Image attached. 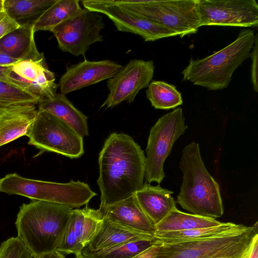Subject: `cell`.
<instances>
[{
  "label": "cell",
  "instance_id": "obj_1",
  "mask_svg": "<svg viewBox=\"0 0 258 258\" xmlns=\"http://www.w3.org/2000/svg\"><path fill=\"white\" fill-rule=\"evenodd\" d=\"M98 164L100 207L133 196L144 184L145 153L128 135L110 134L99 153Z\"/></svg>",
  "mask_w": 258,
  "mask_h": 258
},
{
  "label": "cell",
  "instance_id": "obj_2",
  "mask_svg": "<svg viewBox=\"0 0 258 258\" xmlns=\"http://www.w3.org/2000/svg\"><path fill=\"white\" fill-rule=\"evenodd\" d=\"M73 209L42 201L20 207L15 222L17 237L34 258L57 250Z\"/></svg>",
  "mask_w": 258,
  "mask_h": 258
},
{
  "label": "cell",
  "instance_id": "obj_3",
  "mask_svg": "<svg viewBox=\"0 0 258 258\" xmlns=\"http://www.w3.org/2000/svg\"><path fill=\"white\" fill-rule=\"evenodd\" d=\"M179 167L183 181L177 204L192 214L213 219L221 217L224 208L219 186L204 165L198 143L192 142L184 147Z\"/></svg>",
  "mask_w": 258,
  "mask_h": 258
},
{
  "label": "cell",
  "instance_id": "obj_4",
  "mask_svg": "<svg viewBox=\"0 0 258 258\" xmlns=\"http://www.w3.org/2000/svg\"><path fill=\"white\" fill-rule=\"evenodd\" d=\"M255 35L254 30L244 29L234 41L220 50L202 59L191 58L181 72L182 80L209 90L227 88L235 70L250 57Z\"/></svg>",
  "mask_w": 258,
  "mask_h": 258
},
{
  "label": "cell",
  "instance_id": "obj_5",
  "mask_svg": "<svg viewBox=\"0 0 258 258\" xmlns=\"http://www.w3.org/2000/svg\"><path fill=\"white\" fill-rule=\"evenodd\" d=\"M258 235V222L222 235L159 243L156 258H240Z\"/></svg>",
  "mask_w": 258,
  "mask_h": 258
},
{
  "label": "cell",
  "instance_id": "obj_6",
  "mask_svg": "<svg viewBox=\"0 0 258 258\" xmlns=\"http://www.w3.org/2000/svg\"><path fill=\"white\" fill-rule=\"evenodd\" d=\"M0 191L27 197L32 201L58 204L72 209L87 205L96 194L84 182L58 183L23 177L17 173L0 178Z\"/></svg>",
  "mask_w": 258,
  "mask_h": 258
},
{
  "label": "cell",
  "instance_id": "obj_7",
  "mask_svg": "<svg viewBox=\"0 0 258 258\" xmlns=\"http://www.w3.org/2000/svg\"><path fill=\"white\" fill-rule=\"evenodd\" d=\"M131 13L176 33L180 38L200 27L198 0H113Z\"/></svg>",
  "mask_w": 258,
  "mask_h": 258
},
{
  "label": "cell",
  "instance_id": "obj_8",
  "mask_svg": "<svg viewBox=\"0 0 258 258\" xmlns=\"http://www.w3.org/2000/svg\"><path fill=\"white\" fill-rule=\"evenodd\" d=\"M187 128L180 107L163 115L151 127L146 149L145 183L162 182L164 162L175 142Z\"/></svg>",
  "mask_w": 258,
  "mask_h": 258
},
{
  "label": "cell",
  "instance_id": "obj_9",
  "mask_svg": "<svg viewBox=\"0 0 258 258\" xmlns=\"http://www.w3.org/2000/svg\"><path fill=\"white\" fill-rule=\"evenodd\" d=\"M27 136L28 144L41 152L56 153L71 159L78 158L84 153L83 138L44 110L38 109Z\"/></svg>",
  "mask_w": 258,
  "mask_h": 258
},
{
  "label": "cell",
  "instance_id": "obj_10",
  "mask_svg": "<svg viewBox=\"0 0 258 258\" xmlns=\"http://www.w3.org/2000/svg\"><path fill=\"white\" fill-rule=\"evenodd\" d=\"M104 28L103 18L99 13L83 8L51 32L61 51L78 56L84 55L92 44L103 41L101 31Z\"/></svg>",
  "mask_w": 258,
  "mask_h": 258
},
{
  "label": "cell",
  "instance_id": "obj_11",
  "mask_svg": "<svg viewBox=\"0 0 258 258\" xmlns=\"http://www.w3.org/2000/svg\"><path fill=\"white\" fill-rule=\"evenodd\" d=\"M200 27L228 26L257 27L255 0H198Z\"/></svg>",
  "mask_w": 258,
  "mask_h": 258
},
{
  "label": "cell",
  "instance_id": "obj_12",
  "mask_svg": "<svg viewBox=\"0 0 258 258\" xmlns=\"http://www.w3.org/2000/svg\"><path fill=\"white\" fill-rule=\"evenodd\" d=\"M154 70L152 60H131L107 81L109 94L101 107L112 108L124 101L132 103L141 89L148 88Z\"/></svg>",
  "mask_w": 258,
  "mask_h": 258
},
{
  "label": "cell",
  "instance_id": "obj_13",
  "mask_svg": "<svg viewBox=\"0 0 258 258\" xmlns=\"http://www.w3.org/2000/svg\"><path fill=\"white\" fill-rule=\"evenodd\" d=\"M82 3L84 8L108 17L117 31L138 35L145 41L178 36L163 26L136 15L113 0H85Z\"/></svg>",
  "mask_w": 258,
  "mask_h": 258
},
{
  "label": "cell",
  "instance_id": "obj_14",
  "mask_svg": "<svg viewBox=\"0 0 258 258\" xmlns=\"http://www.w3.org/2000/svg\"><path fill=\"white\" fill-rule=\"evenodd\" d=\"M9 78L13 84L41 100L53 97L58 87L44 55L38 59L21 60L12 66Z\"/></svg>",
  "mask_w": 258,
  "mask_h": 258
},
{
  "label": "cell",
  "instance_id": "obj_15",
  "mask_svg": "<svg viewBox=\"0 0 258 258\" xmlns=\"http://www.w3.org/2000/svg\"><path fill=\"white\" fill-rule=\"evenodd\" d=\"M103 221L99 209L89 208L73 209L57 251L77 254L89 244L99 229Z\"/></svg>",
  "mask_w": 258,
  "mask_h": 258
},
{
  "label": "cell",
  "instance_id": "obj_16",
  "mask_svg": "<svg viewBox=\"0 0 258 258\" xmlns=\"http://www.w3.org/2000/svg\"><path fill=\"white\" fill-rule=\"evenodd\" d=\"M122 67L110 60L85 59L67 69L59 80L60 93L66 95L72 91L110 79Z\"/></svg>",
  "mask_w": 258,
  "mask_h": 258
},
{
  "label": "cell",
  "instance_id": "obj_17",
  "mask_svg": "<svg viewBox=\"0 0 258 258\" xmlns=\"http://www.w3.org/2000/svg\"><path fill=\"white\" fill-rule=\"evenodd\" d=\"M103 219L154 236L155 225L139 206L134 195L111 205L99 208Z\"/></svg>",
  "mask_w": 258,
  "mask_h": 258
},
{
  "label": "cell",
  "instance_id": "obj_18",
  "mask_svg": "<svg viewBox=\"0 0 258 258\" xmlns=\"http://www.w3.org/2000/svg\"><path fill=\"white\" fill-rule=\"evenodd\" d=\"M38 112L36 105L10 107L0 114V147L27 136Z\"/></svg>",
  "mask_w": 258,
  "mask_h": 258
},
{
  "label": "cell",
  "instance_id": "obj_19",
  "mask_svg": "<svg viewBox=\"0 0 258 258\" xmlns=\"http://www.w3.org/2000/svg\"><path fill=\"white\" fill-rule=\"evenodd\" d=\"M172 194L173 191L160 185L153 186L145 183L134 196L143 212L155 226L176 208Z\"/></svg>",
  "mask_w": 258,
  "mask_h": 258
},
{
  "label": "cell",
  "instance_id": "obj_20",
  "mask_svg": "<svg viewBox=\"0 0 258 258\" xmlns=\"http://www.w3.org/2000/svg\"><path fill=\"white\" fill-rule=\"evenodd\" d=\"M33 22L20 24L0 39V50L19 60L38 59L43 55L34 41Z\"/></svg>",
  "mask_w": 258,
  "mask_h": 258
},
{
  "label": "cell",
  "instance_id": "obj_21",
  "mask_svg": "<svg viewBox=\"0 0 258 258\" xmlns=\"http://www.w3.org/2000/svg\"><path fill=\"white\" fill-rule=\"evenodd\" d=\"M38 108L55 116L82 137L89 135L88 117L77 109L65 95L59 93L49 99L40 100Z\"/></svg>",
  "mask_w": 258,
  "mask_h": 258
},
{
  "label": "cell",
  "instance_id": "obj_22",
  "mask_svg": "<svg viewBox=\"0 0 258 258\" xmlns=\"http://www.w3.org/2000/svg\"><path fill=\"white\" fill-rule=\"evenodd\" d=\"M154 236L136 230L103 218L98 232L85 247L97 250L134 241L153 239Z\"/></svg>",
  "mask_w": 258,
  "mask_h": 258
},
{
  "label": "cell",
  "instance_id": "obj_23",
  "mask_svg": "<svg viewBox=\"0 0 258 258\" xmlns=\"http://www.w3.org/2000/svg\"><path fill=\"white\" fill-rule=\"evenodd\" d=\"M223 222L215 219L186 213L174 209L155 225V232L175 231L216 226Z\"/></svg>",
  "mask_w": 258,
  "mask_h": 258
},
{
  "label": "cell",
  "instance_id": "obj_24",
  "mask_svg": "<svg viewBox=\"0 0 258 258\" xmlns=\"http://www.w3.org/2000/svg\"><path fill=\"white\" fill-rule=\"evenodd\" d=\"M242 225L223 222L219 225L211 227L182 231L155 232L154 237L156 242L158 243L200 239L222 235L240 227Z\"/></svg>",
  "mask_w": 258,
  "mask_h": 258
},
{
  "label": "cell",
  "instance_id": "obj_25",
  "mask_svg": "<svg viewBox=\"0 0 258 258\" xmlns=\"http://www.w3.org/2000/svg\"><path fill=\"white\" fill-rule=\"evenodd\" d=\"M82 9L78 0H57L33 21L34 32L40 30L51 32L56 26Z\"/></svg>",
  "mask_w": 258,
  "mask_h": 258
},
{
  "label": "cell",
  "instance_id": "obj_26",
  "mask_svg": "<svg viewBox=\"0 0 258 258\" xmlns=\"http://www.w3.org/2000/svg\"><path fill=\"white\" fill-rule=\"evenodd\" d=\"M146 92L148 99L156 109L168 110L183 103L181 94L176 87L162 81L151 82Z\"/></svg>",
  "mask_w": 258,
  "mask_h": 258
},
{
  "label": "cell",
  "instance_id": "obj_27",
  "mask_svg": "<svg viewBox=\"0 0 258 258\" xmlns=\"http://www.w3.org/2000/svg\"><path fill=\"white\" fill-rule=\"evenodd\" d=\"M156 243L153 239L134 241L108 248L89 250L85 248L81 252L84 258H132Z\"/></svg>",
  "mask_w": 258,
  "mask_h": 258
},
{
  "label": "cell",
  "instance_id": "obj_28",
  "mask_svg": "<svg viewBox=\"0 0 258 258\" xmlns=\"http://www.w3.org/2000/svg\"><path fill=\"white\" fill-rule=\"evenodd\" d=\"M57 0H4V10L18 23L20 20L41 15Z\"/></svg>",
  "mask_w": 258,
  "mask_h": 258
},
{
  "label": "cell",
  "instance_id": "obj_29",
  "mask_svg": "<svg viewBox=\"0 0 258 258\" xmlns=\"http://www.w3.org/2000/svg\"><path fill=\"white\" fill-rule=\"evenodd\" d=\"M40 100L39 97L17 85L0 80V114L15 106L37 105Z\"/></svg>",
  "mask_w": 258,
  "mask_h": 258
},
{
  "label": "cell",
  "instance_id": "obj_30",
  "mask_svg": "<svg viewBox=\"0 0 258 258\" xmlns=\"http://www.w3.org/2000/svg\"><path fill=\"white\" fill-rule=\"evenodd\" d=\"M32 255L18 237H12L0 245V258H32Z\"/></svg>",
  "mask_w": 258,
  "mask_h": 258
},
{
  "label": "cell",
  "instance_id": "obj_31",
  "mask_svg": "<svg viewBox=\"0 0 258 258\" xmlns=\"http://www.w3.org/2000/svg\"><path fill=\"white\" fill-rule=\"evenodd\" d=\"M250 57L252 59L251 79L254 91L258 92L257 64H258V34L255 35L254 44Z\"/></svg>",
  "mask_w": 258,
  "mask_h": 258
},
{
  "label": "cell",
  "instance_id": "obj_32",
  "mask_svg": "<svg viewBox=\"0 0 258 258\" xmlns=\"http://www.w3.org/2000/svg\"><path fill=\"white\" fill-rule=\"evenodd\" d=\"M20 24L12 19L3 10L0 12V39L12 31L17 29Z\"/></svg>",
  "mask_w": 258,
  "mask_h": 258
},
{
  "label": "cell",
  "instance_id": "obj_33",
  "mask_svg": "<svg viewBox=\"0 0 258 258\" xmlns=\"http://www.w3.org/2000/svg\"><path fill=\"white\" fill-rule=\"evenodd\" d=\"M240 258H258V235L254 238Z\"/></svg>",
  "mask_w": 258,
  "mask_h": 258
},
{
  "label": "cell",
  "instance_id": "obj_34",
  "mask_svg": "<svg viewBox=\"0 0 258 258\" xmlns=\"http://www.w3.org/2000/svg\"><path fill=\"white\" fill-rule=\"evenodd\" d=\"M159 244L156 243L144 251L137 254L132 258H156Z\"/></svg>",
  "mask_w": 258,
  "mask_h": 258
},
{
  "label": "cell",
  "instance_id": "obj_35",
  "mask_svg": "<svg viewBox=\"0 0 258 258\" xmlns=\"http://www.w3.org/2000/svg\"><path fill=\"white\" fill-rule=\"evenodd\" d=\"M20 61L21 60L11 57L5 52L0 50V66L6 67L12 66Z\"/></svg>",
  "mask_w": 258,
  "mask_h": 258
},
{
  "label": "cell",
  "instance_id": "obj_36",
  "mask_svg": "<svg viewBox=\"0 0 258 258\" xmlns=\"http://www.w3.org/2000/svg\"><path fill=\"white\" fill-rule=\"evenodd\" d=\"M11 66H0V80L13 84L9 78V75L11 70Z\"/></svg>",
  "mask_w": 258,
  "mask_h": 258
},
{
  "label": "cell",
  "instance_id": "obj_37",
  "mask_svg": "<svg viewBox=\"0 0 258 258\" xmlns=\"http://www.w3.org/2000/svg\"><path fill=\"white\" fill-rule=\"evenodd\" d=\"M35 258H66L62 253L55 250L40 255Z\"/></svg>",
  "mask_w": 258,
  "mask_h": 258
},
{
  "label": "cell",
  "instance_id": "obj_38",
  "mask_svg": "<svg viewBox=\"0 0 258 258\" xmlns=\"http://www.w3.org/2000/svg\"><path fill=\"white\" fill-rule=\"evenodd\" d=\"M3 2L4 0H0V12L4 10Z\"/></svg>",
  "mask_w": 258,
  "mask_h": 258
},
{
  "label": "cell",
  "instance_id": "obj_39",
  "mask_svg": "<svg viewBox=\"0 0 258 258\" xmlns=\"http://www.w3.org/2000/svg\"><path fill=\"white\" fill-rule=\"evenodd\" d=\"M76 258H84L81 252L76 254Z\"/></svg>",
  "mask_w": 258,
  "mask_h": 258
}]
</instances>
